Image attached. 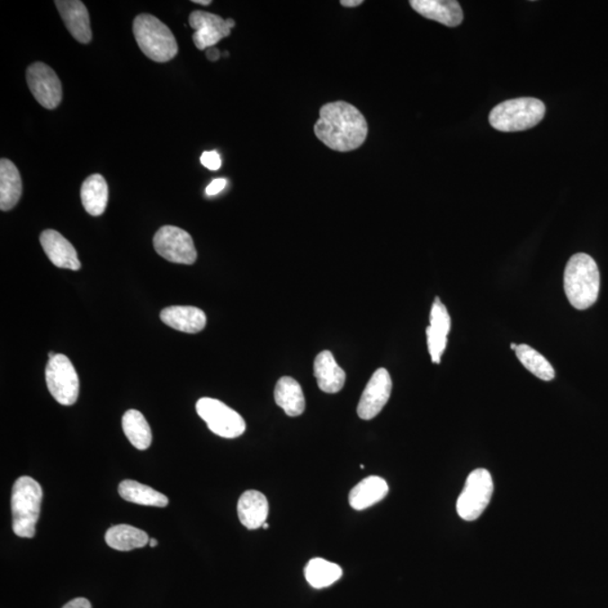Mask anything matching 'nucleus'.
<instances>
[{
  "mask_svg": "<svg viewBox=\"0 0 608 608\" xmlns=\"http://www.w3.org/2000/svg\"><path fill=\"white\" fill-rule=\"evenodd\" d=\"M369 125L364 115L346 102L328 103L321 107L315 134L324 145L339 152H348L363 145Z\"/></svg>",
  "mask_w": 608,
  "mask_h": 608,
  "instance_id": "nucleus-1",
  "label": "nucleus"
},
{
  "mask_svg": "<svg viewBox=\"0 0 608 608\" xmlns=\"http://www.w3.org/2000/svg\"><path fill=\"white\" fill-rule=\"evenodd\" d=\"M563 284L576 309L586 310L594 306L601 289V274L594 258L583 253L574 255L567 264Z\"/></svg>",
  "mask_w": 608,
  "mask_h": 608,
  "instance_id": "nucleus-2",
  "label": "nucleus"
},
{
  "mask_svg": "<svg viewBox=\"0 0 608 608\" xmlns=\"http://www.w3.org/2000/svg\"><path fill=\"white\" fill-rule=\"evenodd\" d=\"M43 491L38 481L24 476L13 487V531L20 538L32 539L41 512Z\"/></svg>",
  "mask_w": 608,
  "mask_h": 608,
  "instance_id": "nucleus-3",
  "label": "nucleus"
},
{
  "mask_svg": "<svg viewBox=\"0 0 608 608\" xmlns=\"http://www.w3.org/2000/svg\"><path fill=\"white\" fill-rule=\"evenodd\" d=\"M133 34L140 50L152 61L164 64L177 56L175 37L168 26L157 17L150 14L138 15L133 22Z\"/></svg>",
  "mask_w": 608,
  "mask_h": 608,
  "instance_id": "nucleus-4",
  "label": "nucleus"
},
{
  "mask_svg": "<svg viewBox=\"0 0 608 608\" xmlns=\"http://www.w3.org/2000/svg\"><path fill=\"white\" fill-rule=\"evenodd\" d=\"M545 115L543 102L521 97L500 103L489 114L491 127L502 132H518L534 128Z\"/></svg>",
  "mask_w": 608,
  "mask_h": 608,
  "instance_id": "nucleus-5",
  "label": "nucleus"
},
{
  "mask_svg": "<svg viewBox=\"0 0 608 608\" xmlns=\"http://www.w3.org/2000/svg\"><path fill=\"white\" fill-rule=\"evenodd\" d=\"M494 494V481L486 469H477L467 478L466 485L456 502V512L464 521L478 520L488 507Z\"/></svg>",
  "mask_w": 608,
  "mask_h": 608,
  "instance_id": "nucleus-6",
  "label": "nucleus"
},
{
  "mask_svg": "<svg viewBox=\"0 0 608 608\" xmlns=\"http://www.w3.org/2000/svg\"><path fill=\"white\" fill-rule=\"evenodd\" d=\"M48 390L62 406H73L79 396V379L75 366L64 354L49 359L46 369Z\"/></svg>",
  "mask_w": 608,
  "mask_h": 608,
  "instance_id": "nucleus-7",
  "label": "nucleus"
},
{
  "mask_svg": "<svg viewBox=\"0 0 608 608\" xmlns=\"http://www.w3.org/2000/svg\"><path fill=\"white\" fill-rule=\"evenodd\" d=\"M196 411L207 423L210 431L218 436L236 438L246 431L244 418L220 400L202 398L196 402Z\"/></svg>",
  "mask_w": 608,
  "mask_h": 608,
  "instance_id": "nucleus-8",
  "label": "nucleus"
},
{
  "mask_svg": "<svg viewBox=\"0 0 608 608\" xmlns=\"http://www.w3.org/2000/svg\"><path fill=\"white\" fill-rule=\"evenodd\" d=\"M154 247L160 256L175 264L192 265L198 258L192 236L174 226H165L156 232Z\"/></svg>",
  "mask_w": 608,
  "mask_h": 608,
  "instance_id": "nucleus-9",
  "label": "nucleus"
},
{
  "mask_svg": "<svg viewBox=\"0 0 608 608\" xmlns=\"http://www.w3.org/2000/svg\"><path fill=\"white\" fill-rule=\"evenodd\" d=\"M26 80L31 93L39 104L55 110L62 101V86L55 70L43 62H35L26 71Z\"/></svg>",
  "mask_w": 608,
  "mask_h": 608,
  "instance_id": "nucleus-10",
  "label": "nucleus"
},
{
  "mask_svg": "<svg viewBox=\"0 0 608 608\" xmlns=\"http://www.w3.org/2000/svg\"><path fill=\"white\" fill-rule=\"evenodd\" d=\"M191 28L195 31L193 41L199 50H207L213 48L222 39L229 37L232 28H235L234 20H223L221 16L211 13L195 11L190 15Z\"/></svg>",
  "mask_w": 608,
  "mask_h": 608,
  "instance_id": "nucleus-11",
  "label": "nucleus"
},
{
  "mask_svg": "<svg viewBox=\"0 0 608 608\" xmlns=\"http://www.w3.org/2000/svg\"><path fill=\"white\" fill-rule=\"evenodd\" d=\"M392 391V380L386 369L375 371L372 378L362 393L357 414L360 418L371 420L381 413L384 406L390 399Z\"/></svg>",
  "mask_w": 608,
  "mask_h": 608,
  "instance_id": "nucleus-12",
  "label": "nucleus"
},
{
  "mask_svg": "<svg viewBox=\"0 0 608 608\" xmlns=\"http://www.w3.org/2000/svg\"><path fill=\"white\" fill-rule=\"evenodd\" d=\"M55 4L74 39L83 44L91 42L93 33L86 5L80 0H57Z\"/></svg>",
  "mask_w": 608,
  "mask_h": 608,
  "instance_id": "nucleus-13",
  "label": "nucleus"
},
{
  "mask_svg": "<svg viewBox=\"0 0 608 608\" xmlns=\"http://www.w3.org/2000/svg\"><path fill=\"white\" fill-rule=\"evenodd\" d=\"M40 243L53 265L71 271H79L82 267L74 246L59 232L44 230L40 236Z\"/></svg>",
  "mask_w": 608,
  "mask_h": 608,
  "instance_id": "nucleus-14",
  "label": "nucleus"
},
{
  "mask_svg": "<svg viewBox=\"0 0 608 608\" xmlns=\"http://www.w3.org/2000/svg\"><path fill=\"white\" fill-rule=\"evenodd\" d=\"M451 330V317L446 307L436 298L431 310V326L426 330L429 354L434 363L440 364Z\"/></svg>",
  "mask_w": 608,
  "mask_h": 608,
  "instance_id": "nucleus-15",
  "label": "nucleus"
},
{
  "mask_svg": "<svg viewBox=\"0 0 608 608\" xmlns=\"http://www.w3.org/2000/svg\"><path fill=\"white\" fill-rule=\"evenodd\" d=\"M410 5L418 14L449 28L463 22L462 8L455 0H411Z\"/></svg>",
  "mask_w": 608,
  "mask_h": 608,
  "instance_id": "nucleus-16",
  "label": "nucleus"
},
{
  "mask_svg": "<svg viewBox=\"0 0 608 608\" xmlns=\"http://www.w3.org/2000/svg\"><path fill=\"white\" fill-rule=\"evenodd\" d=\"M160 319L169 327L187 334L202 332L207 326L204 311L191 306L168 307L160 312Z\"/></svg>",
  "mask_w": 608,
  "mask_h": 608,
  "instance_id": "nucleus-17",
  "label": "nucleus"
},
{
  "mask_svg": "<svg viewBox=\"0 0 608 608\" xmlns=\"http://www.w3.org/2000/svg\"><path fill=\"white\" fill-rule=\"evenodd\" d=\"M314 371L321 391L337 393L345 386V371L335 361L332 352L324 351L316 357Z\"/></svg>",
  "mask_w": 608,
  "mask_h": 608,
  "instance_id": "nucleus-18",
  "label": "nucleus"
},
{
  "mask_svg": "<svg viewBox=\"0 0 608 608\" xmlns=\"http://www.w3.org/2000/svg\"><path fill=\"white\" fill-rule=\"evenodd\" d=\"M268 511V502L265 496L256 490L246 491L238 502V517L248 530H257L265 524Z\"/></svg>",
  "mask_w": 608,
  "mask_h": 608,
  "instance_id": "nucleus-19",
  "label": "nucleus"
},
{
  "mask_svg": "<svg viewBox=\"0 0 608 608\" xmlns=\"http://www.w3.org/2000/svg\"><path fill=\"white\" fill-rule=\"evenodd\" d=\"M389 486L381 477L371 476L357 484L350 493V504L355 511H364L387 497Z\"/></svg>",
  "mask_w": 608,
  "mask_h": 608,
  "instance_id": "nucleus-20",
  "label": "nucleus"
},
{
  "mask_svg": "<svg viewBox=\"0 0 608 608\" xmlns=\"http://www.w3.org/2000/svg\"><path fill=\"white\" fill-rule=\"evenodd\" d=\"M23 191L19 169L11 160H0V209L10 211L19 203Z\"/></svg>",
  "mask_w": 608,
  "mask_h": 608,
  "instance_id": "nucleus-21",
  "label": "nucleus"
},
{
  "mask_svg": "<svg viewBox=\"0 0 608 608\" xmlns=\"http://www.w3.org/2000/svg\"><path fill=\"white\" fill-rule=\"evenodd\" d=\"M83 207L93 217H100L105 212L109 202V186L100 174L86 178L80 190Z\"/></svg>",
  "mask_w": 608,
  "mask_h": 608,
  "instance_id": "nucleus-22",
  "label": "nucleus"
},
{
  "mask_svg": "<svg viewBox=\"0 0 608 608\" xmlns=\"http://www.w3.org/2000/svg\"><path fill=\"white\" fill-rule=\"evenodd\" d=\"M274 398L276 405L290 417H298L306 409V399L297 380L283 377L276 383Z\"/></svg>",
  "mask_w": 608,
  "mask_h": 608,
  "instance_id": "nucleus-23",
  "label": "nucleus"
},
{
  "mask_svg": "<svg viewBox=\"0 0 608 608\" xmlns=\"http://www.w3.org/2000/svg\"><path fill=\"white\" fill-rule=\"evenodd\" d=\"M105 541L110 548L118 551H131L146 547L150 539L145 531L131 525L120 524L111 527L106 532Z\"/></svg>",
  "mask_w": 608,
  "mask_h": 608,
  "instance_id": "nucleus-24",
  "label": "nucleus"
},
{
  "mask_svg": "<svg viewBox=\"0 0 608 608\" xmlns=\"http://www.w3.org/2000/svg\"><path fill=\"white\" fill-rule=\"evenodd\" d=\"M121 497L129 503L142 506L166 507L169 500L162 493L134 480H124L119 486Z\"/></svg>",
  "mask_w": 608,
  "mask_h": 608,
  "instance_id": "nucleus-25",
  "label": "nucleus"
},
{
  "mask_svg": "<svg viewBox=\"0 0 608 608\" xmlns=\"http://www.w3.org/2000/svg\"><path fill=\"white\" fill-rule=\"evenodd\" d=\"M122 427L125 436L136 449H149L152 442L151 428L140 411L128 410L122 418Z\"/></svg>",
  "mask_w": 608,
  "mask_h": 608,
  "instance_id": "nucleus-26",
  "label": "nucleus"
},
{
  "mask_svg": "<svg viewBox=\"0 0 608 608\" xmlns=\"http://www.w3.org/2000/svg\"><path fill=\"white\" fill-rule=\"evenodd\" d=\"M304 575H306V579L312 587L321 589L329 587L341 579L343 570L336 563L329 562L325 559L315 558L308 563L306 569H304Z\"/></svg>",
  "mask_w": 608,
  "mask_h": 608,
  "instance_id": "nucleus-27",
  "label": "nucleus"
},
{
  "mask_svg": "<svg viewBox=\"0 0 608 608\" xmlns=\"http://www.w3.org/2000/svg\"><path fill=\"white\" fill-rule=\"evenodd\" d=\"M515 352L517 359L536 378L543 380V381H552L556 378V371H554L552 365L534 348L522 344V345L517 346Z\"/></svg>",
  "mask_w": 608,
  "mask_h": 608,
  "instance_id": "nucleus-28",
  "label": "nucleus"
},
{
  "mask_svg": "<svg viewBox=\"0 0 608 608\" xmlns=\"http://www.w3.org/2000/svg\"><path fill=\"white\" fill-rule=\"evenodd\" d=\"M201 164L210 171H219L222 165L220 155L217 151H205L201 156Z\"/></svg>",
  "mask_w": 608,
  "mask_h": 608,
  "instance_id": "nucleus-29",
  "label": "nucleus"
},
{
  "mask_svg": "<svg viewBox=\"0 0 608 608\" xmlns=\"http://www.w3.org/2000/svg\"><path fill=\"white\" fill-rule=\"evenodd\" d=\"M227 186V180L225 178H217V180L212 181L210 183V185H208L207 190H205V193H207L208 196H214L223 190H225V187Z\"/></svg>",
  "mask_w": 608,
  "mask_h": 608,
  "instance_id": "nucleus-30",
  "label": "nucleus"
},
{
  "mask_svg": "<svg viewBox=\"0 0 608 608\" xmlns=\"http://www.w3.org/2000/svg\"><path fill=\"white\" fill-rule=\"evenodd\" d=\"M62 608H92L91 602L84 597L75 598L73 601L67 603Z\"/></svg>",
  "mask_w": 608,
  "mask_h": 608,
  "instance_id": "nucleus-31",
  "label": "nucleus"
},
{
  "mask_svg": "<svg viewBox=\"0 0 608 608\" xmlns=\"http://www.w3.org/2000/svg\"><path fill=\"white\" fill-rule=\"evenodd\" d=\"M220 56V51H219L218 49L214 47L208 49L207 57L210 61H217Z\"/></svg>",
  "mask_w": 608,
  "mask_h": 608,
  "instance_id": "nucleus-32",
  "label": "nucleus"
},
{
  "mask_svg": "<svg viewBox=\"0 0 608 608\" xmlns=\"http://www.w3.org/2000/svg\"><path fill=\"white\" fill-rule=\"evenodd\" d=\"M363 0H342L341 5L344 7H357L363 4Z\"/></svg>",
  "mask_w": 608,
  "mask_h": 608,
  "instance_id": "nucleus-33",
  "label": "nucleus"
},
{
  "mask_svg": "<svg viewBox=\"0 0 608 608\" xmlns=\"http://www.w3.org/2000/svg\"><path fill=\"white\" fill-rule=\"evenodd\" d=\"M193 3L198 4V5L209 6L212 2L211 0H193Z\"/></svg>",
  "mask_w": 608,
  "mask_h": 608,
  "instance_id": "nucleus-34",
  "label": "nucleus"
},
{
  "mask_svg": "<svg viewBox=\"0 0 608 608\" xmlns=\"http://www.w3.org/2000/svg\"><path fill=\"white\" fill-rule=\"evenodd\" d=\"M149 545H150L151 548L157 547V545H158L157 540L150 539Z\"/></svg>",
  "mask_w": 608,
  "mask_h": 608,
  "instance_id": "nucleus-35",
  "label": "nucleus"
},
{
  "mask_svg": "<svg viewBox=\"0 0 608 608\" xmlns=\"http://www.w3.org/2000/svg\"><path fill=\"white\" fill-rule=\"evenodd\" d=\"M517 346H518L517 344L514 343L512 344L511 348L513 351H516Z\"/></svg>",
  "mask_w": 608,
  "mask_h": 608,
  "instance_id": "nucleus-36",
  "label": "nucleus"
},
{
  "mask_svg": "<svg viewBox=\"0 0 608 608\" xmlns=\"http://www.w3.org/2000/svg\"><path fill=\"white\" fill-rule=\"evenodd\" d=\"M263 529L265 530L270 529V524H267V523H265V524L263 525Z\"/></svg>",
  "mask_w": 608,
  "mask_h": 608,
  "instance_id": "nucleus-37",
  "label": "nucleus"
}]
</instances>
